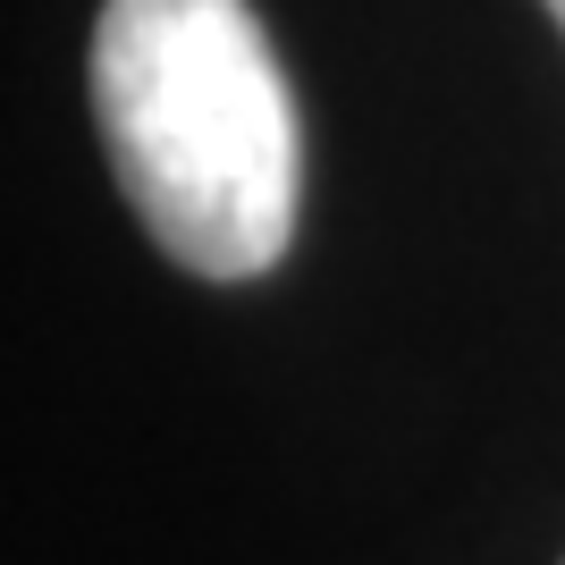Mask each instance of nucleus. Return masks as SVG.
<instances>
[{
	"mask_svg": "<svg viewBox=\"0 0 565 565\" xmlns=\"http://www.w3.org/2000/svg\"><path fill=\"white\" fill-rule=\"evenodd\" d=\"M94 118L136 220L194 279H262L296 236V102L245 0H102Z\"/></svg>",
	"mask_w": 565,
	"mask_h": 565,
	"instance_id": "1",
	"label": "nucleus"
},
{
	"mask_svg": "<svg viewBox=\"0 0 565 565\" xmlns=\"http://www.w3.org/2000/svg\"><path fill=\"white\" fill-rule=\"evenodd\" d=\"M541 9H548V18H557V34H565V0H541Z\"/></svg>",
	"mask_w": 565,
	"mask_h": 565,
	"instance_id": "2",
	"label": "nucleus"
}]
</instances>
